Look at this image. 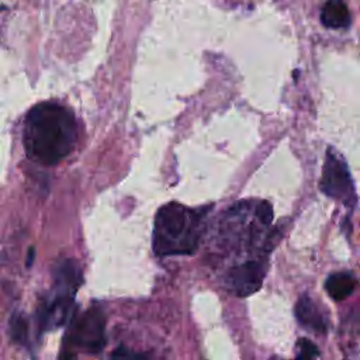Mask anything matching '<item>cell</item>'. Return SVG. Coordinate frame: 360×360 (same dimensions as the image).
I'll return each instance as SVG.
<instances>
[{"instance_id": "9c48e42d", "label": "cell", "mask_w": 360, "mask_h": 360, "mask_svg": "<svg viewBox=\"0 0 360 360\" xmlns=\"http://www.w3.org/2000/svg\"><path fill=\"white\" fill-rule=\"evenodd\" d=\"M356 288V280L350 273H333L325 283V290L330 298L340 301L347 298Z\"/></svg>"}, {"instance_id": "30bf717a", "label": "cell", "mask_w": 360, "mask_h": 360, "mask_svg": "<svg viewBox=\"0 0 360 360\" xmlns=\"http://www.w3.org/2000/svg\"><path fill=\"white\" fill-rule=\"evenodd\" d=\"M10 333L11 339L17 343L24 345L28 338V325L25 318L21 314H15L10 321Z\"/></svg>"}, {"instance_id": "5b68a950", "label": "cell", "mask_w": 360, "mask_h": 360, "mask_svg": "<svg viewBox=\"0 0 360 360\" xmlns=\"http://www.w3.org/2000/svg\"><path fill=\"white\" fill-rule=\"evenodd\" d=\"M319 188L323 194L349 208H353L356 204V190L349 167L343 158L332 148L328 149L325 156Z\"/></svg>"}, {"instance_id": "3957f363", "label": "cell", "mask_w": 360, "mask_h": 360, "mask_svg": "<svg viewBox=\"0 0 360 360\" xmlns=\"http://www.w3.org/2000/svg\"><path fill=\"white\" fill-rule=\"evenodd\" d=\"M80 283L82 273L76 262L63 259L56 263L52 288L38 311L42 330L56 329L66 322Z\"/></svg>"}, {"instance_id": "ba28073f", "label": "cell", "mask_w": 360, "mask_h": 360, "mask_svg": "<svg viewBox=\"0 0 360 360\" xmlns=\"http://www.w3.org/2000/svg\"><path fill=\"white\" fill-rule=\"evenodd\" d=\"M321 21L329 28H343L350 22V13L343 0H328L321 11Z\"/></svg>"}, {"instance_id": "277c9868", "label": "cell", "mask_w": 360, "mask_h": 360, "mask_svg": "<svg viewBox=\"0 0 360 360\" xmlns=\"http://www.w3.org/2000/svg\"><path fill=\"white\" fill-rule=\"evenodd\" d=\"M104 332L105 316L103 308L98 305L87 308L70 323L60 360H70L76 352L98 353L104 346Z\"/></svg>"}, {"instance_id": "52a82bcc", "label": "cell", "mask_w": 360, "mask_h": 360, "mask_svg": "<svg viewBox=\"0 0 360 360\" xmlns=\"http://www.w3.org/2000/svg\"><path fill=\"white\" fill-rule=\"evenodd\" d=\"M295 316L298 322L316 332H325L326 330V321L319 309V307L312 301V298L304 295L297 301L295 305Z\"/></svg>"}, {"instance_id": "8fae6325", "label": "cell", "mask_w": 360, "mask_h": 360, "mask_svg": "<svg viewBox=\"0 0 360 360\" xmlns=\"http://www.w3.org/2000/svg\"><path fill=\"white\" fill-rule=\"evenodd\" d=\"M319 356L318 347L307 338L297 340V359L295 360H316Z\"/></svg>"}, {"instance_id": "7a4b0ae2", "label": "cell", "mask_w": 360, "mask_h": 360, "mask_svg": "<svg viewBox=\"0 0 360 360\" xmlns=\"http://www.w3.org/2000/svg\"><path fill=\"white\" fill-rule=\"evenodd\" d=\"M207 211V207L188 208L179 202L162 205L153 222L152 245L155 255L193 253L200 242Z\"/></svg>"}, {"instance_id": "8992f818", "label": "cell", "mask_w": 360, "mask_h": 360, "mask_svg": "<svg viewBox=\"0 0 360 360\" xmlns=\"http://www.w3.org/2000/svg\"><path fill=\"white\" fill-rule=\"evenodd\" d=\"M266 262L264 259L249 260L232 267L226 276L229 288L239 297H246L256 292L264 280Z\"/></svg>"}, {"instance_id": "6da1fadb", "label": "cell", "mask_w": 360, "mask_h": 360, "mask_svg": "<svg viewBox=\"0 0 360 360\" xmlns=\"http://www.w3.org/2000/svg\"><path fill=\"white\" fill-rule=\"evenodd\" d=\"M77 124L66 107L46 101L30 110L24 122V148L41 165H55L75 148Z\"/></svg>"}]
</instances>
